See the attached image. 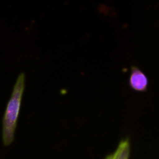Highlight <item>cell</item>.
<instances>
[{"instance_id": "1", "label": "cell", "mask_w": 159, "mask_h": 159, "mask_svg": "<svg viewBox=\"0 0 159 159\" xmlns=\"http://www.w3.org/2000/svg\"><path fill=\"white\" fill-rule=\"evenodd\" d=\"M24 88L25 75L22 73L16 82L3 116L2 141L5 146L9 145L13 141Z\"/></svg>"}, {"instance_id": "2", "label": "cell", "mask_w": 159, "mask_h": 159, "mask_svg": "<svg viewBox=\"0 0 159 159\" xmlns=\"http://www.w3.org/2000/svg\"><path fill=\"white\" fill-rule=\"evenodd\" d=\"M129 85L132 89L138 92H144L148 86V79L146 75L137 67H132L129 79Z\"/></svg>"}, {"instance_id": "3", "label": "cell", "mask_w": 159, "mask_h": 159, "mask_svg": "<svg viewBox=\"0 0 159 159\" xmlns=\"http://www.w3.org/2000/svg\"><path fill=\"white\" fill-rule=\"evenodd\" d=\"M130 154V145L128 139H124L120 142L117 148L105 159H129Z\"/></svg>"}]
</instances>
